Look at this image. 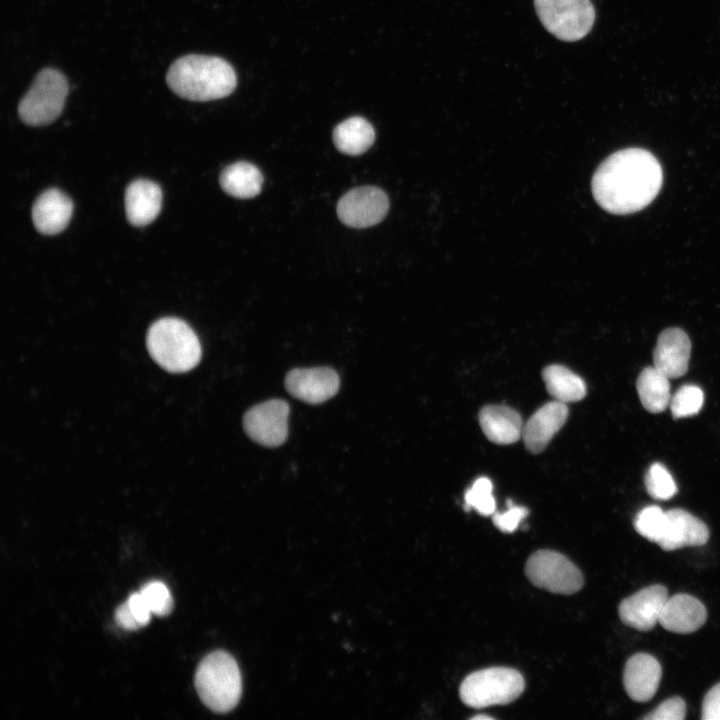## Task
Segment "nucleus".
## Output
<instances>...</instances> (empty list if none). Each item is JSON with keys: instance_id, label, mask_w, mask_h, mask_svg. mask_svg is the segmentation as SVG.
Segmentation results:
<instances>
[{"instance_id": "obj_2", "label": "nucleus", "mask_w": 720, "mask_h": 720, "mask_svg": "<svg viewBox=\"0 0 720 720\" xmlns=\"http://www.w3.org/2000/svg\"><path fill=\"white\" fill-rule=\"evenodd\" d=\"M166 81L174 93L191 101L226 97L237 85L234 69L226 60L198 54L177 59L168 69Z\"/></svg>"}, {"instance_id": "obj_16", "label": "nucleus", "mask_w": 720, "mask_h": 720, "mask_svg": "<svg viewBox=\"0 0 720 720\" xmlns=\"http://www.w3.org/2000/svg\"><path fill=\"white\" fill-rule=\"evenodd\" d=\"M667 524L663 537L657 543L664 551L683 547L702 546L709 539L707 525L688 511L674 508L666 511Z\"/></svg>"}, {"instance_id": "obj_8", "label": "nucleus", "mask_w": 720, "mask_h": 720, "mask_svg": "<svg viewBox=\"0 0 720 720\" xmlns=\"http://www.w3.org/2000/svg\"><path fill=\"white\" fill-rule=\"evenodd\" d=\"M525 574L538 588L552 593L570 595L583 586L579 568L563 554L553 550H538L527 560Z\"/></svg>"}, {"instance_id": "obj_9", "label": "nucleus", "mask_w": 720, "mask_h": 720, "mask_svg": "<svg viewBox=\"0 0 720 720\" xmlns=\"http://www.w3.org/2000/svg\"><path fill=\"white\" fill-rule=\"evenodd\" d=\"M289 405L280 399L268 400L248 410L243 418L246 434L255 442L277 447L288 434Z\"/></svg>"}, {"instance_id": "obj_30", "label": "nucleus", "mask_w": 720, "mask_h": 720, "mask_svg": "<svg viewBox=\"0 0 720 720\" xmlns=\"http://www.w3.org/2000/svg\"><path fill=\"white\" fill-rule=\"evenodd\" d=\"M686 716V703L685 701L674 696L666 699L660 705L645 715V720H682Z\"/></svg>"}, {"instance_id": "obj_7", "label": "nucleus", "mask_w": 720, "mask_h": 720, "mask_svg": "<svg viewBox=\"0 0 720 720\" xmlns=\"http://www.w3.org/2000/svg\"><path fill=\"white\" fill-rule=\"evenodd\" d=\"M534 4L545 29L562 41L584 38L595 21L590 0H534Z\"/></svg>"}, {"instance_id": "obj_20", "label": "nucleus", "mask_w": 720, "mask_h": 720, "mask_svg": "<svg viewBox=\"0 0 720 720\" xmlns=\"http://www.w3.org/2000/svg\"><path fill=\"white\" fill-rule=\"evenodd\" d=\"M479 423L493 443L508 445L522 438L524 423L520 414L505 405H486L479 412Z\"/></svg>"}, {"instance_id": "obj_17", "label": "nucleus", "mask_w": 720, "mask_h": 720, "mask_svg": "<svg viewBox=\"0 0 720 720\" xmlns=\"http://www.w3.org/2000/svg\"><path fill=\"white\" fill-rule=\"evenodd\" d=\"M706 619L707 611L703 603L692 595L680 593L668 597L659 624L670 632L689 634L703 626Z\"/></svg>"}, {"instance_id": "obj_23", "label": "nucleus", "mask_w": 720, "mask_h": 720, "mask_svg": "<svg viewBox=\"0 0 720 720\" xmlns=\"http://www.w3.org/2000/svg\"><path fill=\"white\" fill-rule=\"evenodd\" d=\"M542 378L547 391L556 401L567 404L580 401L586 395L583 379L563 365L552 364L545 367Z\"/></svg>"}, {"instance_id": "obj_29", "label": "nucleus", "mask_w": 720, "mask_h": 720, "mask_svg": "<svg viewBox=\"0 0 720 720\" xmlns=\"http://www.w3.org/2000/svg\"><path fill=\"white\" fill-rule=\"evenodd\" d=\"M151 612L158 616L168 615L173 608V599L167 586L160 581H151L140 590Z\"/></svg>"}, {"instance_id": "obj_3", "label": "nucleus", "mask_w": 720, "mask_h": 720, "mask_svg": "<svg viewBox=\"0 0 720 720\" xmlns=\"http://www.w3.org/2000/svg\"><path fill=\"white\" fill-rule=\"evenodd\" d=\"M150 356L163 369L183 373L201 358V346L193 329L183 320L165 317L155 321L146 336Z\"/></svg>"}, {"instance_id": "obj_1", "label": "nucleus", "mask_w": 720, "mask_h": 720, "mask_svg": "<svg viewBox=\"0 0 720 720\" xmlns=\"http://www.w3.org/2000/svg\"><path fill=\"white\" fill-rule=\"evenodd\" d=\"M663 182L659 161L642 148L614 152L597 168L592 178V193L605 211L625 215L648 206L658 195Z\"/></svg>"}, {"instance_id": "obj_27", "label": "nucleus", "mask_w": 720, "mask_h": 720, "mask_svg": "<svg viewBox=\"0 0 720 720\" xmlns=\"http://www.w3.org/2000/svg\"><path fill=\"white\" fill-rule=\"evenodd\" d=\"M704 403L703 391L695 385L681 386L670 400V410L674 418L696 415Z\"/></svg>"}, {"instance_id": "obj_14", "label": "nucleus", "mask_w": 720, "mask_h": 720, "mask_svg": "<svg viewBox=\"0 0 720 720\" xmlns=\"http://www.w3.org/2000/svg\"><path fill=\"white\" fill-rule=\"evenodd\" d=\"M691 342L680 328H667L658 336L653 352L654 367L669 379L683 376L689 366Z\"/></svg>"}, {"instance_id": "obj_15", "label": "nucleus", "mask_w": 720, "mask_h": 720, "mask_svg": "<svg viewBox=\"0 0 720 720\" xmlns=\"http://www.w3.org/2000/svg\"><path fill=\"white\" fill-rule=\"evenodd\" d=\"M661 676L662 668L655 657L648 653H636L625 664L623 686L632 700L646 702L657 692Z\"/></svg>"}, {"instance_id": "obj_6", "label": "nucleus", "mask_w": 720, "mask_h": 720, "mask_svg": "<svg viewBox=\"0 0 720 720\" xmlns=\"http://www.w3.org/2000/svg\"><path fill=\"white\" fill-rule=\"evenodd\" d=\"M66 77L54 68H44L18 105L20 119L29 126H45L61 114L68 94Z\"/></svg>"}, {"instance_id": "obj_22", "label": "nucleus", "mask_w": 720, "mask_h": 720, "mask_svg": "<svg viewBox=\"0 0 720 720\" xmlns=\"http://www.w3.org/2000/svg\"><path fill=\"white\" fill-rule=\"evenodd\" d=\"M375 140L373 126L364 118L354 116L339 123L333 131L336 148L347 155H360L367 151Z\"/></svg>"}, {"instance_id": "obj_26", "label": "nucleus", "mask_w": 720, "mask_h": 720, "mask_svg": "<svg viewBox=\"0 0 720 720\" xmlns=\"http://www.w3.org/2000/svg\"><path fill=\"white\" fill-rule=\"evenodd\" d=\"M644 483L648 494L657 500H668L677 493V485L666 469L660 463H653L647 470Z\"/></svg>"}, {"instance_id": "obj_34", "label": "nucleus", "mask_w": 720, "mask_h": 720, "mask_svg": "<svg viewBox=\"0 0 720 720\" xmlns=\"http://www.w3.org/2000/svg\"><path fill=\"white\" fill-rule=\"evenodd\" d=\"M115 620L118 625L127 630H135L141 627L129 609L127 603L122 604L116 609Z\"/></svg>"}, {"instance_id": "obj_19", "label": "nucleus", "mask_w": 720, "mask_h": 720, "mask_svg": "<svg viewBox=\"0 0 720 720\" xmlns=\"http://www.w3.org/2000/svg\"><path fill=\"white\" fill-rule=\"evenodd\" d=\"M162 192L155 182L137 179L125 192L127 220L134 226H145L155 220L161 210Z\"/></svg>"}, {"instance_id": "obj_11", "label": "nucleus", "mask_w": 720, "mask_h": 720, "mask_svg": "<svg viewBox=\"0 0 720 720\" xmlns=\"http://www.w3.org/2000/svg\"><path fill=\"white\" fill-rule=\"evenodd\" d=\"M338 374L329 367L297 368L286 375L285 387L295 398L319 404L332 398L339 389Z\"/></svg>"}, {"instance_id": "obj_25", "label": "nucleus", "mask_w": 720, "mask_h": 720, "mask_svg": "<svg viewBox=\"0 0 720 720\" xmlns=\"http://www.w3.org/2000/svg\"><path fill=\"white\" fill-rule=\"evenodd\" d=\"M633 524L638 534L651 542L658 543L666 529L667 513L659 506H647L637 513Z\"/></svg>"}, {"instance_id": "obj_31", "label": "nucleus", "mask_w": 720, "mask_h": 720, "mask_svg": "<svg viewBox=\"0 0 720 720\" xmlns=\"http://www.w3.org/2000/svg\"><path fill=\"white\" fill-rule=\"evenodd\" d=\"M528 509L514 505L508 500V509L505 512L493 514L494 525L504 533L514 532L520 522L528 515Z\"/></svg>"}, {"instance_id": "obj_18", "label": "nucleus", "mask_w": 720, "mask_h": 720, "mask_svg": "<svg viewBox=\"0 0 720 720\" xmlns=\"http://www.w3.org/2000/svg\"><path fill=\"white\" fill-rule=\"evenodd\" d=\"M73 213L71 199L62 191L52 188L44 191L32 206V220L36 230L44 235L63 231Z\"/></svg>"}, {"instance_id": "obj_4", "label": "nucleus", "mask_w": 720, "mask_h": 720, "mask_svg": "<svg viewBox=\"0 0 720 720\" xmlns=\"http://www.w3.org/2000/svg\"><path fill=\"white\" fill-rule=\"evenodd\" d=\"M195 687L202 702L212 711L226 713L241 697V673L235 659L225 651H214L199 663Z\"/></svg>"}, {"instance_id": "obj_35", "label": "nucleus", "mask_w": 720, "mask_h": 720, "mask_svg": "<svg viewBox=\"0 0 720 720\" xmlns=\"http://www.w3.org/2000/svg\"><path fill=\"white\" fill-rule=\"evenodd\" d=\"M483 718L490 719L491 717H489L487 715H477V716L473 717V719H483Z\"/></svg>"}, {"instance_id": "obj_13", "label": "nucleus", "mask_w": 720, "mask_h": 720, "mask_svg": "<svg viewBox=\"0 0 720 720\" xmlns=\"http://www.w3.org/2000/svg\"><path fill=\"white\" fill-rule=\"evenodd\" d=\"M566 403L551 401L536 410L523 426L522 439L528 451L541 453L568 418Z\"/></svg>"}, {"instance_id": "obj_24", "label": "nucleus", "mask_w": 720, "mask_h": 720, "mask_svg": "<svg viewBox=\"0 0 720 720\" xmlns=\"http://www.w3.org/2000/svg\"><path fill=\"white\" fill-rule=\"evenodd\" d=\"M636 388L641 404L650 413H660L670 404L669 378L654 366L641 371Z\"/></svg>"}, {"instance_id": "obj_28", "label": "nucleus", "mask_w": 720, "mask_h": 720, "mask_svg": "<svg viewBox=\"0 0 720 720\" xmlns=\"http://www.w3.org/2000/svg\"><path fill=\"white\" fill-rule=\"evenodd\" d=\"M492 482L487 477H480L474 481L472 486L465 492L466 509L474 508L480 515H493L496 510V502L492 495Z\"/></svg>"}, {"instance_id": "obj_12", "label": "nucleus", "mask_w": 720, "mask_h": 720, "mask_svg": "<svg viewBox=\"0 0 720 720\" xmlns=\"http://www.w3.org/2000/svg\"><path fill=\"white\" fill-rule=\"evenodd\" d=\"M668 599L666 587L654 584L623 599L618 607L619 618L626 626L649 631L659 623L663 606Z\"/></svg>"}, {"instance_id": "obj_21", "label": "nucleus", "mask_w": 720, "mask_h": 720, "mask_svg": "<svg viewBox=\"0 0 720 720\" xmlns=\"http://www.w3.org/2000/svg\"><path fill=\"white\" fill-rule=\"evenodd\" d=\"M221 188L228 195L248 199L258 195L262 189L263 176L253 164L239 161L225 167L219 177Z\"/></svg>"}, {"instance_id": "obj_32", "label": "nucleus", "mask_w": 720, "mask_h": 720, "mask_svg": "<svg viewBox=\"0 0 720 720\" xmlns=\"http://www.w3.org/2000/svg\"><path fill=\"white\" fill-rule=\"evenodd\" d=\"M701 719L720 720V682L706 693L702 702Z\"/></svg>"}, {"instance_id": "obj_10", "label": "nucleus", "mask_w": 720, "mask_h": 720, "mask_svg": "<svg viewBox=\"0 0 720 720\" xmlns=\"http://www.w3.org/2000/svg\"><path fill=\"white\" fill-rule=\"evenodd\" d=\"M389 209L386 193L378 187L362 186L350 190L337 204L342 223L353 228H366L379 223Z\"/></svg>"}, {"instance_id": "obj_5", "label": "nucleus", "mask_w": 720, "mask_h": 720, "mask_svg": "<svg viewBox=\"0 0 720 720\" xmlns=\"http://www.w3.org/2000/svg\"><path fill=\"white\" fill-rule=\"evenodd\" d=\"M524 687L525 681L519 671L509 667H490L465 677L459 695L465 705L480 709L511 703L522 694Z\"/></svg>"}, {"instance_id": "obj_33", "label": "nucleus", "mask_w": 720, "mask_h": 720, "mask_svg": "<svg viewBox=\"0 0 720 720\" xmlns=\"http://www.w3.org/2000/svg\"><path fill=\"white\" fill-rule=\"evenodd\" d=\"M126 603L141 627L149 622L152 612L140 591L132 593Z\"/></svg>"}]
</instances>
